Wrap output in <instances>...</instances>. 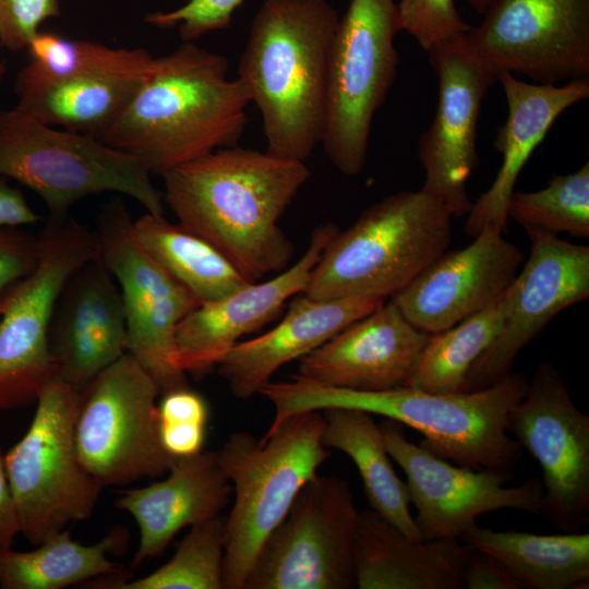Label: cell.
Instances as JSON below:
<instances>
[{"mask_svg":"<svg viewBox=\"0 0 589 589\" xmlns=\"http://www.w3.org/2000/svg\"><path fill=\"white\" fill-rule=\"evenodd\" d=\"M323 443L345 453L357 467L370 508L410 538L420 539L406 482L395 472L373 414L335 408L324 411Z\"/></svg>","mask_w":589,"mask_h":589,"instance_id":"29","label":"cell"},{"mask_svg":"<svg viewBox=\"0 0 589 589\" xmlns=\"http://www.w3.org/2000/svg\"><path fill=\"white\" fill-rule=\"evenodd\" d=\"M155 57L144 48L100 43L64 74L45 79L21 69L14 81L19 109L60 129L99 137L146 81Z\"/></svg>","mask_w":589,"mask_h":589,"instance_id":"19","label":"cell"},{"mask_svg":"<svg viewBox=\"0 0 589 589\" xmlns=\"http://www.w3.org/2000/svg\"><path fill=\"white\" fill-rule=\"evenodd\" d=\"M119 542V533L111 532L86 545L72 539L65 529L31 551L0 549V588L61 589L122 574V566L109 558Z\"/></svg>","mask_w":589,"mask_h":589,"instance_id":"31","label":"cell"},{"mask_svg":"<svg viewBox=\"0 0 589 589\" xmlns=\"http://www.w3.org/2000/svg\"><path fill=\"white\" fill-rule=\"evenodd\" d=\"M358 519L349 482L316 474L265 540L243 589L356 587Z\"/></svg>","mask_w":589,"mask_h":589,"instance_id":"12","label":"cell"},{"mask_svg":"<svg viewBox=\"0 0 589 589\" xmlns=\"http://www.w3.org/2000/svg\"><path fill=\"white\" fill-rule=\"evenodd\" d=\"M339 15L327 0H264L237 77L261 113L266 152L303 161L322 143Z\"/></svg>","mask_w":589,"mask_h":589,"instance_id":"3","label":"cell"},{"mask_svg":"<svg viewBox=\"0 0 589 589\" xmlns=\"http://www.w3.org/2000/svg\"><path fill=\"white\" fill-rule=\"evenodd\" d=\"M5 71H7L5 62L0 59V81L4 76Z\"/></svg>","mask_w":589,"mask_h":589,"instance_id":"45","label":"cell"},{"mask_svg":"<svg viewBox=\"0 0 589 589\" xmlns=\"http://www.w3.org/2000/svg\"><path fill=\"white\" fill-rule=\"evenodd\" d=\"M38 237L22 227L0 226V298L38 261Z\"/></svg>","mask_w":589,"mask_h":589,"instance_id":"38","label":"cell"},{"mask_svg":"<svg viewBox=\"0 0 589 589\" xmlns=\"http://www.w3.org/2000/svg\"><path fill=\"white\" fill-rule=\"evenodd\" d=\"M167 473L161 481L123 491L115 503L140 530L132 567L165 552L183 528L221 515L232 496L217 452L172 458Z\"/></svg>","mask_w":589,"mask_h":589,"instance_id":"25","label":"cell"},{"mask_svg":"<svg viewBox=\"0 0 589 589\" xmlns=\"http://www.w3.org/2000/svg\"><path fill=\"white\" fill-rule=\"evenodd\" d=\"M35 268L0 298V411L37 401L56 378L48 333L69 276L98 256L95 231L70 217L48 218Z\"/></svg>","mask_w":589,"mask_h":589,"instance_id":"10","label":"cell"},{"mask_svg":"<svg viewBox=\"0 0 589 589\" xmlns=\"http://www.w3.org/2000/svg\"><path fill=\"white\" fill-rule=\"evenodd\" d=\"M508 218L520 226L552 233L589 237V163L567 175L553 176L546 187L533 192H514Z\"/></svg>","mask_w":589,"mask_h":589,"instance_id":"34","label":"cell"},{"mask_svg":"<svg viewBox=\"0 0 589 589\" xmlns=\"http://www.w3.org/2000/svg\"><path fill=\"white\" fill-rule=\"evenodd\" d=\"M337 231L333 224L320 225L303 255L291 266L190 311L176 329V368L199 374L217 366L243 336L267 324L290 298L304 293L314 266Z\"/></svg>","mask_w":589,"mask_h":589,"instance_id":"21","label":"cell"},{"mask_svg":"<svg viewBox=\"0 0 589 589\" xmlns=\"http://www.w3.org/2000/svg\"><path fill=\"white\" fill-rule=\"evenodd\" d=\"M380 426L390 458L406 474L420 539H459L477 517L495 510L540 513L541 479L505 486L508 471L453 465L410 442L399 422L384 419Z\"/></svg>","mask_w":589,"mask_h":589,"instance_id":"16","label":"cell"},{"mask_svg":"<svg viewBox=\"0 0 589 589\" xmlns=\"http://www.w3.org/2000/svg\"><path fill=\"white\" fill-rule=\"evenodd\" d=\"M320 411L288 417L261 438L239 431L217 452L232 486L225 521L224 586L243 589L265 540L330 456Z\"/></svg>","mask_w":589,"mask_h":589,"instance_id":"5","label":"cell"},{"mask_svg":"<svg viewBox=\"0 0 589 589\" xmlns=\"http://www.w3.org/2000/svg\"><path fill=\"white\" fill-rule=\"evenodd\" d=\"M507 430L542 469L540 513L562 532L580 531L589 517V417L552 363L538 365Z\"/></svg>","mask_w":589,"mask_h":589,"instance_id":"15","label":"cell"},{"mask_svg":"<svg viewBox=\"0 0 589 589\" xmlns=\"http://www.w3.org/2000/svg\"><path fill=\"white\" fill-rule=\"evenodd\" d=\"M525 230L530 253L506 290L501 330L460 392L483 389L505 377L517 354L555 315L589 297V248L542 229Z\"/></svg>","mask_w":589,"mask_h":589,"instance_id":"17","label":"cell"},{"mask_svg":"<svg viewBox=\"0 0 589 589\" xmlns=\"http://www.w3.org/2000/svg\"><path fill=\"white\" fill-rule=\"evenodd\" d=\"M94 231L98 257L120 290L128 352L154 378L160 394L189 386L187 374L173 363L175 335L199 301L142 247L121 199L100 208Z\"/></svg>","mask_w":589,"mask_h":589,"instance_id":"13","label":"cell"},{"mask_svg":"<svg viewBox=\"0 0 589 589\" xmlns=\"http://www.w3.org/2000/svg\"><path fill=\"white\" fill-rule=\"evenodd\" d=\"M470 548L459 539H414L371 508L359 512L354 575L359 589H465Z\"/></svg>","mask_w":589,"mask_h":589,"instance_id":"27","label":"cell"},{"mask_svg":"<svg viewBox=\"0 0 589 589\" xmlns=\"http://www.w3.org/2000/svg\"><path fill=\"white\" fill-rule=\"evenodd\" d=\"M149 255L199 303L219 299L249 283L233 263L202 237L146 212L133 221Z\"/></svg>","mask_w":589,"mask_h":589,"instance_id":"30","label":"cell"},{"mask_svg":"<svg viewBox=\"0 0 589 589\" xmlns=\"http://www.w3.org/2000/svg\"><path fill=\"white\" fill-rule=\"evenodd\" d=\"M438 83V100L430 127L418 140L424 169L421 188L453 215L468 214L472 201L467 181L478 164L477 129L486 91L497 82L464 37L428 51Z\"/></svg>","mask_w":589,"mask_h":589,"instance_id":"18","label":"cell"},{"mask_svg":"<svg viewBox=\"0 0 589 589\" xmlns=\"http://www.w3.org/2000/svg\"><path fill=\"white\" fill-rule=\"evenodd\" d=\"M505 308L506 291L482 311L431 335L408 387L437 394L460 392L472 366L498 335Z\"/></svg>","mask_w":589,"mask_h":589,"instance_id":"32","label":"cell"},{"mask_svg":"<svg viewBox=\"0 0 589 589\" xmlns=\"http://www.w3.org/2000/svg\"><path fill=\"white\" fill-rule=\"evenodd\" d=\"M0 176L36 193L49 218L79 201L115 192L164 215L163 192L133 156L99 139L47 124L17 107L0 109Z\"/></svg>","mask_w":589,"mask_h":589,"instance_id":"7","label":"cell"},{"mask_svg":"<svg viewBox=\"0 0 589 589\" xmlns=\"http://www.w3.org/2000/svg\"><path fill=\"white\" fill-rule=\"evenodd\" d=\"M385 301L377 297L318 300L302 293L274 328L236 344L217 364L219 373L235 397L248 399L260 394L283 365L311 353Z\"/></svg>","mask_w":589,"mask_h":589,"instance_id":"26","label":"cell"},{"mask_svg":"<svg viewBox=\"0 0 589 589\" xmlns=\"http://www.w3.org/2000/svg\"><path fill=\"white\" fill-rule=\"evenodd\" d=\"M452 218L440 201L422 190L382 199L336 232L304 294L318 300L392 298L447 250Z\"/></svg>","mask_w":589,"mask_h":589,"instance_id":"6","label":"cell"},{"mask_svg":"<svg viewBox=\"0 0 589 589\" xmlns=\"http://www.w3.org/2000/svg\"><path fill=\"white\" fill-rule=\"evenodd\" d=\"M39 220L23 192L0 176V226L24 227Z\"/></svg>","mask_w":589,"mask_h":589,"instance_id":"42","label":"cell"},{"mask_svg":"<svg viewBox=\"0 0 589 589\" xmlns=\"http://www.w3.org/2000/svg\"><path fill=\"white\" fill-rule=\"evenodd\" d=\"M159 440L172 458L189 457L203 450L206 424L197 422H159Z\"/></svg>","mask_w":589,"mask_h":589,"instance_id":"41","label":"cell"},{"mask_svg":"<svg viewBox=\"0 0 589 589\" xmlns=\"http://www.w3.org/2000/svg\"><path fill=\"white\" fill-rule=\"evenodd\" d=\"M127 340L120 290L94 257L69 276L52 311L48 341L56 377L81 392L128 352Z\"/></svg>","mask_w":589,"mask_h":589,"instance_id":"22","label":"cell"},{"mask_svg":"<svg viewBox=\"0 0 589 589\" xmlns=\"http://www.w3.org/2000/svg\"><path fill=\"white\" fill-rule=\"evenodd\" d=\"M250 96L223 55L182 41L155 57L120 118L98 139L130 154L152 175L235 146L248 123Z\"/></svg>","mask_w":589,"mask_h":589,"instance_id":"2","label":"cell"},{"mask_svg":"<svg viewBox=\"0 0 589 589\" xmlns=\"http://www.w3.org/2000/svg\"><path fill=\"white\" fill-rule=\"evenodd\" d=\"M466 41L496 77L534 83L589 79V0H493Z\"/></svg>","mask_w":589,"mask_h":589,"instance_id":"14","label":"cell"},{"mask_svg":"<svg viewBox=\"0 0 589 589\" xmlns=\"http://www.w3.org/2000/svg\"><path fill=\"white\" fill-rule=\"evenodd\" d=\"M160 389L129 352L81 392L75 443L87 471L103 485H124L167 473L156 399Z\"/></svg>","mask_w":589,"mask_h":589,"instance_id":"11","label":"cell"},{"mask_svg":"<svg viewBox=\"0 0 589 589\" xmlns=\"http://www.w3.org/2000/svg\"><path fill=\"white\" fill-rule=\"evenodd\" d=\"M467 3L479 14H483L493 0H466Z\"/></svg>","mask_w":589,"mask_h":589,"instance_id":"44","label":"cell"},{"mask_svg":"<svg viewBox=\"0 0 589 589\" xmlns=\"http://www.w3.org/2000/svg\"><path fill=\"white\" fill-rule=\"evenodd\" d=\"M460 541L500 560L525 589H578L589 584V533L537 534L468 527Z\"/></svg>","mask_w":589,"mask_h":589,"instance_id":"28","label":"cell"},{"mask_svg":"<svg viewBox=\"0 0 589 589\" xmlns=\"http://www.w3.org/2000/svg\"><path fill=\"white\" fill-rule=\"evenodd\" d=\"M79 390L53 378L35 402L27 431L4 454L19 532L35 545L88 518L104 488L79 457Z\"/></svg>","mask_w":589,"mask_h":589,"instance_id":"8","label":"cell"},{"mask_svg":"<svg viewBox=\"0 0 589 589\" xmlns=\"http://www.w3.org/2000/svg\"><path fill=\"white\" fill-rule=\"evenodd\" d=\"M397 8L401 31L426 52L440 44L464 37L470 28L454 0H399Z\"/></svg>","mask_w":589,"mask_h":589,"instance_id":"35","label":"cell"},{"mask_svg":"<svg viewBox=\"0 0 589 589\" xmlns=\"http://www.w3.org/2000/svg\"><path fill=\"white\" fill-rule=\"evenodd\" d=\"M528 382L525 374L510 372L483 389L437 394L408 386L351 390L296 375L291 381L269 382L261 394L274 407L272 425L301 412L357 409L418 431L423 436L421 445L457 465L510 472L524 449L509 435L508 414L524 397Z\"/></svg>","mask_w":589,"mask_h":589,"instance_id":"4","label":"cell"},{"mask_svg":"<svg viewBox=\"0 0 589 589\" xmlns=\"http://www.w3.org/2000/svg\"><path fill=\"white\" fill-rule=\"evenodd\" d=\"M462 581L467 589H525L500 560L472 549L465 561Z\"/></svg>","mask_w":589,"mask_h":589,"instance_id":"39","label":"cell"},{"mask_svg":"<svg viewBox=\"0 0 589 589\" xmlns=\"http://www.w3.org/2000/svg\"><path fill=\"white\" fill-rule=\"evenodd\" d=\"M178 224L225 254L251 281L290 264L293 245L279 219L311 177L303 161L223 147L161 176Z\"/></svg>","mask_w":589,"mask_h":589,"instance_id":"1","label":"cell"},{"mask_svg":"<svg viewBox=\"0 0 589 589\" xmlns=\"http://www.w3.org/2000/svg\"><path fill=\"white\" fill-rule=\"evenodd\" d=\"M59 13V0H0V45L13 52L26 49L40 26Z\"/></svg>","mask_w":589,"mask_h":589,"instance_id":"37","label":"cell"},{"mask_svg":"<svg viewBox=\"0 0 589 589\" xmlns=\"http://www.w3.org/2000/svg\"><path fill=\"white\" fill-rule=\"evenodd\" d=\"M157 404L159 422H197L207 424L208 406L204 397L189 386L161 394Z\"/></svg>","mask_w":589,"mask_h":589,"instance_id":"40","label":"cell"},{"mask_svg":"<svg viewBox=\"0 0 589 589\" xmlns=\"http://www.w3.org/2000/svg\"><path fill=\"white\" fill-rule=\"evenodd\" d=\"M243 1L188 0L175 10L149 13L144 21L161 29L178 27L182 41H195L205 34L228 28Z\"/></svg>","mask_w":589,"mask_h":589,"instance_id":"36","label":"cell"},{"mask_svg":"<svg viewBox=\"0 0 589 589\" xmlns=\"http://www.w3.org/2000/svg\"><path fill=\"white\" fill-rule=\"evenodd\" d=\"M395 0H350L329 53L324 151L346 176L366 161L372 122L394 83L400 32Z\"/></svg>","mask_w":589,"mask_h":589,"instance_id":"9","label":"cell"},{"mask_svg":"<svg viewBox=\"0 0 589 589\" xmlns=\"http://www.w3.org/2000/svg\"><path fill=\"white\" fill-rule=\"evenodd\" d=\"M225 521L219 515L191 527L172 557L144 577L127 579L119 574L91 585L108 589H225Z\"/></svg>","mask_w":589,"mask_h":589,"instance_id":"33","label":"cell"},{"mask_svg":"<svg viewBox=\"0 0 589 589\" xmlns=\"http://www.w3.org/2000/svg\"><path fill=\"white\" fill-rule=\"evenodd\" d=\"M497 82L507 104V118L494 142L502 164L490 188L472 202L467 214L465 230L471 238L485 228L502 232L507 228L508 202L530 156L564 111L589 98V79L539 84L501 73Z\"/></svg>","mask_w":589,"mask_h":589,"instance_id":"24","label":"cell"},{"mask_svg":"<svg viewBox=\"0 0 589 589\" xmlns=\"http://www.w3.org/2000/svg\"><path fill=\"white\" fill-rule=\"evenodd\" d=\"M19 532L14 502L5 469L4 454L0 448V549L12 546Z\"/></svg>","mask_w":589,"mask_h":589,"instance_id":"43","label":"cell"},{"mask_svg":"<svg viewBox=\"0 0 589 589\" xmlns=\"http://www.w3.org/2000/svg\"><path fill=\"white\" fill-rule=\"evenodd\" d=\"M430 336L385 301L301 358L298 375L351 390L405 387Z\"/></svg>","mask_w":589,"mask_h":589,"instance_id":"23","label":"cell"},{"mask_svg":"<svg viewBox=\"0 0 589 589\" xmlns=\"http://www.w3.org/2000/svg\"><path fill=\"white\" fill-rule=\"evenodd\" d=\"M444 252L392 297L406 318L433 335L482 311L513 284L526 257L502 231L485 228Z\"/></svg>","mask_w":589,"mask_h":589,"instance_id":"20","label":"cell"}]
</instances>
